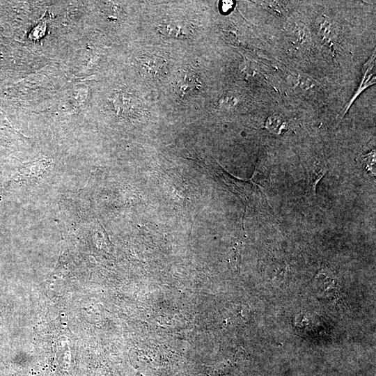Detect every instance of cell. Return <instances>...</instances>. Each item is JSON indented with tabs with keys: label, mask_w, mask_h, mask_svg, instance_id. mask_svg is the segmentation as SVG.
<instances>
[{
	"label": "cell",
	"mask_w": 376,
	"mask_h": 376,
	"mask_svg": "<svg viewBox=\"0 0 376 376\" xmlns=\"http://www.w3.org/2000/svg\"><path fill=\"white\" fill-rule=\"evenodd\" d=\"M201 88V83L197 74L191 70H183L175 81L174 91L180 98H185L197 92Z\"/></svg>",
	"instance_id": "1"
},
{
	"label": "cell",
	"mask_w": 376,
	"mask_h": 376,
	"mask_svg": "<svg viewBox=\"0 0 376 376\" xmlns=\"http://www.w3.org/2000/svg\"><path fill=\"white\" fill-rule=\"evenodd\" d=\"M159 31L166 36L177 38H188L193 29L188 24L180 22H169L159 26Z\"/></svg>",
	"instance_id": "2"
},
{
	"label": "cell",
	"mask_w": 376,
	"mask_h": 376,
	"mask_svg": "<svg viewBox=\"0 0 376 376\" xmlns=\"http://www.w3.org/2000/svg\"><path fill=\"white\" fill-rule=\"evenodd\" d=\"M165 61L162 58L148 55L141 58L140 61L141 67L148 76L159 77L166 69Z\"/></svg>",
	"instance_id": "3"
},
{
	"label": "cell",
	"mask_w": 376,
	"mask_h": 376,
	"mask_svg": "<svg viewBox=\"0 0 376 376\" xmlns=\"http://www.w3.org/2000/svg\"><path fill=\"white\" fill-rule=\"evenodd\" d=\"M283 125V118L276 114L270 116L266 121L267 128L273 133H278Z\"/></svg>",
	"instance_id": "4"
},
{
	"label": "cell",
	"mask_w": 376,
	"mask_h": 376,
	"mask_svg": "<svg viewBox=\"0 0 376 376\" xmlns=\"http://www.w3.org/2000/svg\"><path fill=\"white\" fill-rule=\"evenodd\" d=\"M299 81L300 83V87L304 89H308L313 87V84L311 79L305 77H300Z\"/></svg>",
	"instance_id": "5"
},
{
	"label": "cell",
	"mask_w": 376,
	"mask_h": 376,
	"mask_svg": "<svg viewBox=\"0 0 376 376\" xmlns=\"http://www.w3.org/2000/svg\"><path fill=\"white\" fill-rule=\"evenodd\" d=\"M233 1H223L221 4V10L223 13H228L230 11L233 7Z\"/></svg>",
	"instance_id": "6"
},
{
	"label": "cell",
	"mask_w": 376,
	"mask_h": 376,
	"mask_svg": "<svg viewBox=\"0 0 376 376\" xmlns=\"http://www.w3.org/2000/svg\"><path fill=\"white\" fill-rule=\"evenodd\" d=\"M1 189H0V199H1Z\"/></svg>",
	"instance_id": "7"
}]
</instances>
